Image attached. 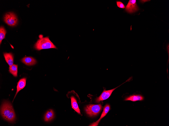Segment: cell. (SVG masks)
<instances>
[{"instance_id": "obj_1", "label": "cell", "mask_w": 169, "mask_h": 126, "mask_svg": "<svg viewBox=\"0 0 169 126\" xmlns=\"http://www.w3.org/2000/svg\"><path fill=\"white\" fill-rule=\"evenodd\" d=\"M1 113L3 118L7 121L13 122L15 119V114L11 103L5 101L2 104L1 108Z\"/></svg>"}, {"instance_id": "obj_2", "label": "cell", "mask_w": 169, "mask_h": 126, "mask_svg": "<svg viewBox=\"0 0 169 126\" xmlns=\"http://www.w3.org/2000/svg\"><path fill=\"white\" fill-rule=\"evenodd\" d=\"M38 39L34 45V47L37 50L50 48L57 49L56 46L50 40L48 37H44L40 35Z\"/></svg>"}, {"instance_id": "obj_3", "label": "cell", "mask_w": 169, "mask_h": 126, "mask_svg": "<svg viewBox=\"0 0 169 126\" xmlns=\"http://www.w3.org/2000/svg\"><path fill=\"white\" fill-rule=\"evenodd\" d=\"M102 108L101 104H90L86 106L85 110L87 114L89 116L92 117L97 115L101 111Z\"/></svg>"}, {"instance_id": "obj_4", "label": "cell", "mask_w": 169, "mask_h": 126, "mask_svg": "<svg viewBox=\"0 0 169 126\" xmlns=\"http://www.w3.org/2000/svg\"><path fill=\"white\" fill-rule=\"evenodd\" d=\"M4 20L7 24L11 26H15L17 24V17L14 13L12 12L6 13L4 16Z\"/></svg>"}, {"instance_id": "obj_5", "label": "cell", "mask_w": 169, "mask_h": 126, "mask_svg": "<svg viewBox=\"0 0 169 126\" xmlns=\"http://www.w3.org/2000/svg\"><path fill=\"white\" fill-rule=\"evenodd\" d=\"M129 80H130V79H128L127 80L121 85L112 89L108 90H106L105 89H104L103 91L100 96L96 99V102L97 103H99L101 101H103L108 98L111 96L113 92L117 88L123 84L128 81H129Z\"/></svg>"}, {"instance_id": "obj_6", "label": "cell", "mask_w": 169, "mask_h": 126, "mask_svg": "<svg viewBox=\"0 0 169 126\" xmlns=\"http://www.w3.org/2000/svg\"><path fill=\"white\" fill-rule=\"evenodd\" d=\"M139 10V9L137 4L136 0H129L125 9V11L129 13H134Z\"/></svg>"}, {"instance_id": "obj_7", "label": "cell", "mask_w": 169, "mask_h": 126, "mask_svg": "<svg viewBox=\"0 0 169 126\" xmlns=\"http://www.w3.org/2000/svg\"><path fill=\"white\" fill-rule=\"evenodd\" d=\"M110 109V105L108 104H106L103 108V111L100 118L96 121L92 123L90 126H97L101 119L106 115Z\"/></svg>"}, {"instance_id": "obj_8", "label": "cell", "mask_w": 169, "mask_h": 126, "mask_svg": "<svg viewBox=\"0 0 169 126\" xmlns=\"http://www.w3.org/2000/svg\"><path fill=\"white\" fill-rule=\"evenodd\" d=\"M22 62L28 66L33 65L36 63V60L31 57H26L23 58L21 60Z\"/></svg>"}, {"instance_id": "obj_9", "label": "cell", "mask_w": 169, "mask_h": 126, "mask_svg": "<svg viewBox=\"0 0 169 126\" xmlns=\"http://www.w3.org/2000/svg\"><path fill=\"white\" fill-rule=\"evenodd\" d=\"M144 99V97L140 94L133 95L125 98V101H131L133 102L142 101Z\"/></svg>"}, {"instance_id": "obj_10", "label": "cell", "mask_w": 169, "mask_h": 126, "mask_svg": "<svg viewBox=\"0 0 169 126\" xmlns=\"http://www.w3.org/2000/svg\"><path fill=\"white\" fill-rule=\"evenodd\" d=\"M3 54L5 60L9 66L13 65L14 56L12 53H5Z\"/></svg>"}, {"instance_id": "obj_11", "label": "cell", "mask_w": 169, "mask_h": 126, "mask_svg": "<svg viewBox=\"0 0 169 126\" xmlns=\"http://www.w3.org/2000/svg\"><path fill=\"white\" fill-rule=\"evenodd\" d=\"M26 78H23L20 79L18 81L17 86V91L13 100L18 92L21 90L23 89L25 87L26 85Z\"/></svg>"}, {"instance_id": "obj_12", "label": "cell", "mask_w": 169, "mask_h": 126, "mask_svg": "<svg viewBox=\"0 0 169 126\" xmlns=\"http://www.w3.org/2000/svg\"><path fill=\"white\" fill-rule=\"evenodd\" d=\"M54 117V113L52 110H49L45 115L44 119L45 121L49 122L52 120Z\"/></svg>"}, {"instance_id": "obj_13", "label": "cell", "mask_w": 169, "mask_h": 126, "mask_svg": "<svg viewBox=\"0 0 169 126\" xmlns=\"http://www.w3.org/2000/svg\"><path fill=\"white\" fill-rule=\"evenodd\" d=\"M71 98L72 108L77 113L80 114V110L76 99L73 96H71Z\"/></svg>"}, {"instance_id": "obj_14", "label": "cell", "mask_w": 169, "mask_h": 126, "mask_svg": "<svg viewBox=\"0 0 169 126\" xmlns=\"http://www.w3.org/2000/svg\"><path fill=\"white\" fill-rule=\"evenodd\" d=\"M17 65L13 64L12 66H10L9 71L13 76L16 77L17 75Z\"/></svg>"}, {"instance_id": "obj_15", "label": "cell", "mask_w": 169, "mask_h": 126, "mask_svg": "<svg viewBox=\"0 0 169 126\" xmlns=\"http://www.w3.org/2000/svg\"><path fill=\"white\" fill-rule=\"evenodd\" d=\"M6 30L4 27L3 26H1L0 27V44H1L3 39L5 37Z\"/></svg>"}, {"instance_id": "obj_16", "label": "cell", "mask_w": 169, "mask_h": 126, "mask_svg": "<svg viewBox=\"0 0 169 126\" xmlns=\"http://www.w3.org/2000/svg\"><path fill=\"white\" fill-rule=\"evenodd\" d=\"M116 4L117 6L119 8L124 9L125 7L124 4L120 1H116Z\"/></svg>"}, {"instance_id": "obj_17", "label": "cell", "mask_w": 169, "mask_h": 126, "mask_svg": "<svg viewBox=\"0 0 169 126\" xmlns=\"http://www.w3.org/2000/svg\"><path fill=\"white\" fill-rule=\"evenodd\" d=\"M140 2H141V3H144L146 2H147L148 1H149V0H141V1H140Z\"/></svg>"}]
</instances>
